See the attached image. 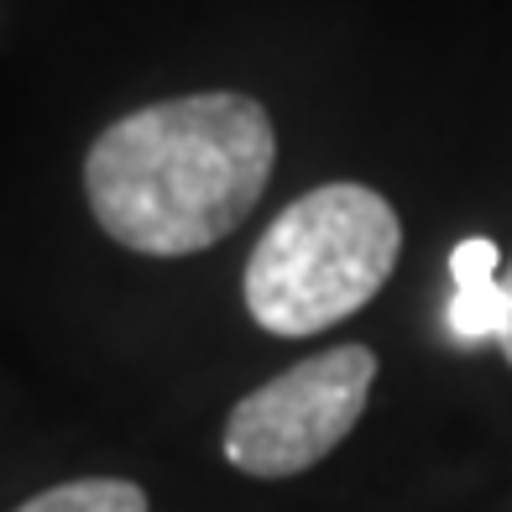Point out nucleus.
I'll return each instance as SVG.
<instances>
[{
	"mask_svg": "<svg viewBox=\"0 0 512 512\" xmlns=\"http://www.w3.org/2000/svg\"><path fill=\"white\" fill-rule=\"evenodd\" d=\"M403 225L366 183H324L267 225L246 262V309L267 335H319L382 293Z\"/></svg>",
	"mask_w": 512,
	"mask_h": 512,
	"instance_id": "nucleus-2",
	"label": "nucleus"
},
{
	"mask_svg": "<svg viewBox=\"0 0 512 512\" xmlns=\"http://www.w3.org/2000/svg\"><path fill=\"white\" fill-rule=\"evenodd\" d=\"M277 131L251 95L162 100L121 115L84 157V194L100 230L142 256L209 251L272 183Z\"/></svg>",
	"mask_w": 512,
	"mask_h": 512,
	"instance_id": "nucleus-1",
	"label": "nucleus"
},
{
	"mask_svg": "<svg viewBox=\"0 0 512 512\" xmlns=\"http://www.w3.org/2000/svg\"><path fill=\"white\" fill-rule=\"evenodd\" d=\"M450 272H455V288H471V283H492L497 277V246L486 236H471L450 251Z\"/></svg>",
	"mask_w": 512,
	"mask_h": 512,
	"instance_id": "nucleus-6",
	"label": "nucleus"
},
{
	"mask_svg": "<svg viewBox=\"0 0 512 512\" xmlns=\"http://www.w3.org/2000/svg\"><path fill=\"white\" fill-rule=\"evenodd\" d=\"M16 512H147V492L136 481L89 476V481H63L53 492L21 502Z\"/></svg>",
	"mask_w": 512,
	"mask_h": 512,
	"instance_id": "nucleus-4",
	"label": "nucleus"
},
{
	"mask_svg": "<svg viewBox=\"0 0 512 512\" xmlns=\"http://www.w3.org/2000/svg\"><path fill=\"white\" fill-rule=\"evenodd\" d=\"M377 356L366 345H335L256 387L225 418V460L246 476L283 481L319 465L366 413Z\"/></svg>",
	"mask_w": 512,
	"mask_h": 512,
	"instance_id": "nucleus-3",
	"label": "nucleus"
},
{
	"mask_svg": "<svg viewBox=\"0 0 512 512\" xmlns=\"http://www.w3.org/2000/svg\"><path fill=\"white\" fill-rule=\"evenodd\" d=\"M502 293H507V319H502V356L512 361V262H507V277H502Z\"/></svg>",
	"mask_w": 512,
	"mask_h": 512,
	"instance_id": "nucleus-7",
	"label": "nucleus"
},
{
	"mask_svg": "<svg viewBox=\"0 0 512 512\" xmlns=\"http://www.w3.org/2000/svg\"><path fill=\"white\" fill-rule=\"evenodd\" d=\"M502 319H507V293L502 283H471V288H455V304H450V330L460 340H486V335H502Z\"/></svg>",
	"mask_w": 512,
	"mask_h": 512,
	"instance_id": "nucleus-5",
	"label": "nucleus"
}]
</instances>
